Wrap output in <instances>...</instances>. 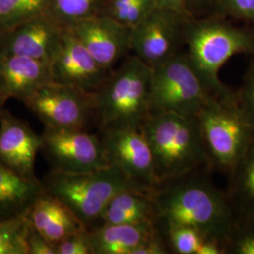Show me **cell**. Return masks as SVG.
Returning <instances> with one entry per match:
<instances>
[{
    "label": "cell",
    "instance_id": "cell-10",
    "mask_svg": "<svg viewBox=\"0 0 254 254\" xmlns=\"http://www.w3.org/2000/svg\"><path fill=\"white\" fill-rule=\"evenodd\" d=\"M100 137L109 166L145 189L154 190L158 187L154 154L141 128H105L100 130Z\"/></svg>",
    "mask_w": 254,
    "mask_h": 254
},
{
    "label": "cell",
    "instance_id": "cell-11",
    "mask_svg": "<svg viewBox=\"0 0 254 254\" xmlns=\"http://www.w3.org/2000/svg\"><path fill=\"white\" fill-rule=\"evenodd\" d=\"M189 16L157 7L131 29V51L151 67L179 51Z\"/></svg>",
    "mask_w": 254,
    "mask_h": 254
},
{
    "label": "cell",
    "instance_id": "cell-8",
    "mask_svg": "<svg viewBox=\"0 0 254 254\" xmlns=\"http://www.w3.org/2000/svg\"><path fill=\"white\" fill-rule=\"evenodd\" d=\"M41 137L51 171L87 173L109 166L100 136L85 129L45 127Z\"/></svg>",
    "mask_w": 254,
    "mask_h": 254
},
{
    "label": "cell",
    "instance_id": "cell-16",
    "mask_svg": "<svg viewBox=\"0 0 254 254\" xmlns=\"http://www.w3.org/2000/svg\"><path fill=\"white\" fill-rule=\"evenodd\" d=\"M52 81L49 63L19 55L0 54V91L9 100L25 102Z\"/></svg>",
    "mask_w": 254,
    "mask_h": 254
},
{
    "label": "cell",
    "instance_id": "cell-17",
    "mask_svg": "<svg viewBox=\"0 0 254 254\" xmlns=\"http://www.w3.org/2000/svg\"><path fill=\"white\" fill-rule=\"evenodd\" d=\"M27 216L31 226L54 246L87 229L63 201L46 191L33 201Z\"/></svg>",
    "mask_w": 254,
    "mask_h": 254
},
{
    "label": "cell",
    "instance_id": "cell-30",
    "mask_svg": "<svg viewBox=\"0 0 254 254\" xmlns=\"http://www.w3.org/2000/svg\"><path fill=\"white\" fill-rule=\"evenodd\" d=\"M28 254H57L55 246L31 226L27 237Z\"/></svg>",
    "mask_w": 254,
    "mask_h": 254
},
{
    "label": "cell",
    "instance_id": "cell-34",
    "mask_svg": "<svg viewBox=\"0 0 254 254\" xmlns=\"http://www.w3.org/2000/svg\"><path fill=\"white\" fill-rule=\"evenodd\" d=\"M206 1L207 0H186V4H187L188 9H190V6H196V5H199V4H202Z\"/></svg>",
    "mask_w": 254,
    "mask_h": 254
},
{
    "label": "cell",
    "instance_id": "cell-12",
    "mask_svg": "<svg viewBox=\"0 0 254 254\" xmlns=\"http://www.w3.org/2000/svg\"><path fill=\"white\" fill-rule=\"evenodd\" d=\"M52 81L94 93L111 71L96 62L78 38L64 27L50 62Z\"/></svg>",
    "mask_w": 254,
    "mask_h": 254
},
{
    "label": "cell",
    "instance_id": "cell-25",
    "mask_svg": "<svg viewBox=\"0 0 254 254\" xmlns=\"http://www.w3.org/2000/svg\"><path fill=\"white\" fill-rule=\"evenodd\" d=\"M168 236L169 246L177 254H197L205 237L194 228L181 224L163 226Z\"/></svg>",
    "mask_w": 254,
    "mask_h": 254
},
{
    "label": "cell",
    "instance_id": "cell-5",
    "mask_svg": "<svg viewBox=\"0 0 254 254\" xmlns=\"http://www.w3.org/2000/svg\"><path fill=\"white\" fill-rule=\"evenodd\" d=\"M189 60L213 96L232 93L219 79V71L234 56L254 52V39L218 20L188 22L184 32Z\"/></svg>",
    "mask_w": 254,
    "mask_h": 254
},
{
    "label": "cell",
    "instance_id": "cell-33",
    "mask_svg": "<svg viewBox=\"0 0 254 254\" xmlns=\"http://www.w3.org/2000/svg\"><path fill=\"white\" fill-rule=\"evenodd\" d=\"M159 7L171 9L184 15L190 16V11L187 7L186 0H156Z\"/></svg>",
    "mask_w": 254,
    "mask_h": 254
},
{
    "label": "cell",
    "instance_id": "cell-27",
    "mask_svg": "<svg viewBox=\"0 0 254 254\" xmlns=\"http://www.w3.org/2000/svg\"><path fill=\"white\" fill-rule=\"evenodd\" d=\"M57 254H93L89 231L82 230L55 245Z\"/></svg>",
    "mask_w": 254,
    "mask_h": 254
},
{
    "label": "cell",
    "instance_id": "cell-9",
    "mask_svg": "<svg viewBox=\"0 0 254 254\" xmlns=\"http://www.w3.org/2000/svg\"><path fill=\"white\" fill-rule=\"evenodd\" d=\"M45 127L85 129L94 118L92 93L50 82L24 102Z\"/></svg>",
    "mask_w": 254,
    "mask_h": 254
},
{
    "label": "cell",
    "instance_id": "cell-29",
    "mask_svg": "<svg viewBox=\"0 0 254 254\" xmlns=\"http://www.w3.org/2000/svg\"><path fill=\"white\" fill-rule=\"evenodd\" d=\"M228 13L239 18L254 19V0H219Z\"/></svg>",
    "mask_w": 254,
    "mask_h": 254
},
{
    "label": "cell",
    "instance_id": "cell-35",
    "mask_svg": "<svg viewBox=\"0 0 254 254\" xmlns=\"http://www.w3.org/2000/svg\"><path fill=\"white\" fill-rule=\"evenodd\" d=\"M8 101V99L5 97V95L0 91V115H1V113H2V111H3V107H4V105H5V103Z\"/></svg>",
    "mask_w": 254,
    "mask_h": 254
},
{
    "label": "cell",
    "instance_id": "cell-26",
    "mask_svg": "<svg viewBox=\"0 0 254 254\" xmlns=\"http://www.w3.org/2000/svg\"><path fill=\"white\" fill-rule=\"evenodd\" d=\"M226 253L254 254V220L238 219L229 239Z\"/></svg>",
    "mask_w": 254,
    "mask_h": 254
},
{
    "label": "cell",
    "instance_id": "cell-32",
    "mask_svg": "<svg viewBox=\"0 0 254 254\" xmlns=\"http://www.w3.org/2000/svg\"><path fill=\"white\" fill-rule=\"evenodd\" d=\"M226 254L225 247L218 241L205 238L201 243L197 254Z\"/></svg>",
    "mask_w": 254,
    "mask_h": 254
},
{
    "label": "cell",
    "instance_id": "cell-22",
    "mask_svg": "<svg viewBox=\"0 0 254 254\" xmlns=\"http://www.w3.org/2000/svg\"><path fill=\"white\" fill-rule=\"evenodd\" d=\"M107 0H47L46 13L64 27L103 14Z\"/></svg>",
    "mask_w": 254,
    "mask_h": 254
},
{
    "label": "cell",
    "instance_id": "cell-21",
    "mask_svg": "<svg viewBox=\"0 0 254 254\" xmlns=\"http://www.w3.org/2000/svg\"><path fill=\"white\" fill-rule=\"evenodd\" d=\"M229 174L228 198L236 215L254 220V139Z\"/></svg>",
    "mask_w": 254,
    "mask_h": 254
},
{
    "label": "cell",
    "instance_id": "cell-23",
    "mask_svg": "<svg viewBox=\"0 0 254 254\" xmlns=\"http://www.w3.org/2000/svg\"><path fill=\"white\" fill-rule=\"evenodd\" d=\"M31 229L27 212L0 221V254H28Z\"/></svg>",
    "mask_w": 254,
    "mask_h": 254
},
{
    "label": "cell",
    "instance_id": "cell-14",
    "mask_svg": "<svg viewBox=\"0 0 254 254\" xmlns=\"http://www.w3.org/2000/svg\"><path fill=\"white\" fill-rule=\"evenodd\" d=\"M42 137L26 121L3 109L0 115V161L20 176L39 181L35 173Z\"/></svg>",
    "mask_w": 254,
    "mask_h": 254
},
{
    "label": "cell",
    "instance_id": "cell-18",
    "mask_svg": "<svg viewBox=\"0 0 254 254\" xmlns=\"http://www.w3.org/2000/svg\"><path fill=\"white\" fill-rule=\"evenodd\" d=\"M154 190L128 188L120 191L105 209L99 220L100 225L156 224L157 213L153 196Z\"/></svg>",
    "mask_w": 254,
    "mask_h": 254
},
{
    "label": "cell",
    "instance_id": "cell-6",
    "mask_svg": "<svg viewBox=\"0 0 254 254\" xmlns=\"http://www.w3.org/2000/svg\"><path fill=\"white\" fill-rule=\"evenodd\" d=\"M209 167L229 173L254 139L237 94L211 96L197 115Z\"/></svg>",
    "mask_w": 254,
    "mask_h": 254
},
{
    "label": "cell",
    "instance_id": "cell-7",
    "mask_svg": "<svg viewBox=\"0 0 254 254\" xmlns=\"http://www.w3.org/2000/svg\"><path fill=\"white\" fill-rule=\"evenodd\" d=\"M211 96L187 53L178 52L152 67L150 112L197 116Z\"/></svg>",
    "mask_w": 254,
    "mask_h": 254
},
{
    "label": "cell",
    "instance_id": "cell-15",
    "mask_svg": "<svg viewBox=\"0 0 254 254\" xmlns=\"http://www.w3.org/2000/svg\"><path fill=\"white\" fill-rule=\"evenodd\" d=\"M44 12L0 33V54L19 55L49 63L64 29Z\"/></svg>",
    "mask_w": 254,
    "mask_h": 254
},
{
    "label": "cell",
    "instance_id": "cell-19",
    "mask_svg": "<svg viewBox=\"0 0 254 254\" xmlns=\"http://www.w3.org/2000/svg\"><path fill=\"white\" fill-rule=\"evenodd\" d=\"M155 223L107 224L90 229L93 254H132L156 231Z\"/></svg>",
    "mask_w": 254,
    "mask_h": 254
},
{
    "label": "cell",
    "instance_id": "cell-2",
    "mask_svg": "<svg viewBox=\"0 0 254 254\" xmlns=\"http://www.w3.org/2000/svg\"><path fill=\"white\" fill-rule=\"evenodd\" d=\"M141 129L154 154L158 186L209 166L197 116L150 112Z\"/></svg>",
    "mask_w": 254,
    "mask_h": 254
},
{
    "label": "cell",
    "instance_id": "cell-28",
    "mask_svg": "<svg viewBox=\"0 0 254 254\" xmlns=\"http://www.w3.org/2000/svg\"><path fill=\"white\" fill-rule=\"evenodd\" d=\"M237 98L246 117L254 128V64L249 69Z\"/></svg>",
    "mask_w": 254,
    "mask_h": 254
},
{
    "label": "cell",
    "instance_id": "cell-20",
    "mask_svg": "<svg viewBox=\"0 0 254 254\" xmlns=\"http://www.w3.org/2000/svg\"><path fill=\"white\" fill-rule=\"evenodd\" d=\"M44 192L40 180L26 179L0 161V221L26 213Z\"/></svg>",
    "mask_w": 254,
    "mask_h": 254
},
{
    "label": "cell",
    "instance_id": "cell-13",
    "mask_svg": "<svg viewBox=\"0 0 254 254\" xmlns=\"http://www.w3.org/2000/svg\"><path fill=\"white\" fill-rule=\"evenodd\" d=\"M105 69L112 67L131 51V29L100 14L67 27Z\"/></svg>",
    "mask_w": 254,
    "mask_h": 254
},
{
    "label": "cell",
    "instance_id": "cell-4",
    "mask_svg": "<svg viewBox=\"0 0 254 254\" xmlns=\"http://www.w3.org/2000/svg\"><path fill=\"white\" fill-rule=\"evenodd\" d=\"M41 182L44 190L63 201L88 230L99 222L109 201L120 191L145 189L113 166L87 173L51 171Z\"/></svg>",
    "mask_w": 254,
    "mask_h": 254
},
{
    "label": "cell",
    "instance_id": "cell-1",
    "mask_svg": "<svg viewBox=\"0 0 254 254\" xmlns=\"http://www.w3.org/2000/svg\"><path fill=\"white\" fill-rule=\"evenodd\" d=\"M153 196L156 223L194 228L226 250L238 218L228 196L212 182L195 172L158 186Z\"/></svg>",
    "mask_w": 254,
    "mask_h": 254
},
{
    "label": "cell",
    "instance_id": "cell-31",
    "mask_svg": "<svg viewBox=\"0 0 254 254\" xmlns=\"http://www.w3.org/2000/svg\"><path fill=\"white\" fill-rule=\"evenodd\" d=\"M169 254L168 248L163 238L156 230L153 235L149 236L140 245L136 247L132 254Z\"/></svg>",
    "mask_w": 254,
    "mask_h": 254
},
{
    "label": "cell",
    "instance_id": "cell-3",
    "mask_svg": "<svg viewBox=\"0 0 254 254\" xmlns=\"http://www.w3.org/2000/svg\"><path fill=\"white\" fill-rule=\"evenodd\" d=\"M152 67L136 55L127 57L92 93L94 118L100 130L141 128L150 113Z\"/></svg>",
    "mask_w": 254,
    "mask_h": 254
},
{
    "label": "cell",
    "instance_id": "cell-24",
    "mask_svg": "<svg viewBox=\"0 0 254 254\" xmlns=\"http://www.w3.org/2000/svg\"><path fill=\"white\" fill-rule=\"evenodd\" d=\"M47 0H0V33L46 12Z\"/></svg>",
    "mask_w": 254,
    "mask_h": 254
}]
</instances>
